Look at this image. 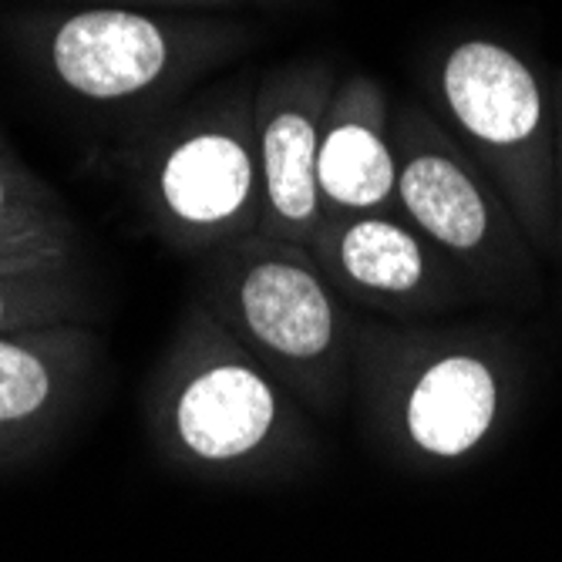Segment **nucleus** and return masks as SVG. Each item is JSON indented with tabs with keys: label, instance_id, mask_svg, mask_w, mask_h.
I'll list each match as a JSON object with an SVG mask.
<instances>
[{
	"label": "nucleus",
	"instance_id": "f257e3e1",
	"mask_svg": "<svg viewBox=\"0 0 562 562\" xmlns=\"http://www.w3.org/2000/svg\"><path fill=\"white\" fill-rule=\"evenodd\" d=\"M148 422L169 462L206 479L290 475L314 451L303 401L199 300L159 361Z\"/></svg>",
	"mask_w": 562,
	"mask_h": 562
},
{
	"label": "nucleus",
	"instance_id": "f03ea898",
	"mask_svg": "<svg viewBox=\"0 0 562 562\" xmlns=\"http://www.w3.org/2000/svg\"><path fill=\"white\" fill-rule=\"evenodd\" d=\"M516 378V347L495 330L357 327V391L378 435L407 462L462 465L485 451L508 418Z\"/></svg>",
	"mask_w": 562,
	"mask_h": 562
},
{
	"label": "nucleus",
	"instance_id": "7ed1b4c3",
	"mask_svg": "<svg viewBox=\"0 0 562 562\" xmlns=\"http://www.w3.org/2000/svg\"><path fill=\"white\" fill-rule=\"evenodd\" d=\"M206 311L303 401L330 412L353 374L357 324L350 303L314 252L252 233L206 257L195 296Z\"/></svg>",
	"mask_w": 562,
	"mask_h": 562
},
{
	"label": "nucleus",
	"instance_id": "20e7f679",
	"mask_svg": "<svg viewBox=\"0 0 562 562\" xmlns=\"http://www.w3.org/2000/svg\"><path fill=\"white\" fill-rule=\"evenodd\" d=\"M435 119L513 206L539 257L555 252V98L508 41L454 37L431 65Z\"/></svg>",
	"mask_w": 562,
	"mask_h": 562
},
{
	"label": "nucleus",
	"instance_id": "39448f33",
	"mask_svg": "<svg viewBox=\"0 0 562 562\" xmlns=\"http://www.w3.org/2000/svg\"><path fill=\"white\" fill-rule=\"evenodd\" d=\"M397 216L412 223L479 296H539V252L482 166L418 101L391 119Z\"/></svg>",
	"mask_w": 562,
	"mask_h": 562
},
{
	"label": "nucleus",
	"instance_id": "423d86ee",
	"mask_svg": "<svg viewBox=\"0 0 562 562\" xmlns=\"http://www.w3.org/2000/svg\"><path fill=\"white\" fill-rule=\"evenodd\" d=\"M252 91L239 88L182 119L145 162V210L182 252H216L260 233V162Z\"/></svg>",
	"mask_w": 562,
	"mask_h": 562
},
{
	"label": "nucleus",
	"instance_id": "0eeeda50",
	"mask_svg": "<svg viewBox=\"0 0 562 562\" xmlns=\"http://www.w3.org/2000/svg\"><path fill=\"white\" fill-rule=\"evenodd\" d=\"M34 44L44 71L71 98L128 105L220 58L236 34L105 4L44 18L34 27Z\"/></svg>",
	"mask_w": 562,
	"mask_h": 562
},
{
	"label": "nucleus",
	"instance_id": "6e6552de",
	"mask_svg": "<svg viewBox=\"0 0 562 562\" xmlns=\"http://www.w3.org/2000/svg\"><path fill=\"white\" fill-rule=\"evenodd\" d=\"M306 249L350 311L387 324H425L479 296L458 267L397 213L324 220Z\"/></svg>",
	"mask_w": 562,
	"mask_h": 562
},
{
	"label": "nucleus",
	"instance_id": "1a4fd4ad",
	"mask_svg": "<svg viewBox=\"0 0 562 562\" xmlns=\"http://www.w3.org/2000/svg\"><path fill=\"white\" fill-rule=\"evenodd\" d=\"M337 81L327 65H283L252 91L260 162V233L306 246L324 223L317 156Z\"/></svg>",
	"mask_w": 562,
	"mask_h": 562
},
{
	"label": "nucleus",
	"instance_id": "9d476101",
	"mask_svg": "<svg viewBox=\"0 0 562 562\" xmlns=\"http://www.w3.org/2000/svg\"><path fill=\"white\" fill-rule=\"evenodd\" d=\"M98 364L88 324L0 334V465L44 448L71 418Z\"/></svg>",
	"mask_w": 562,
	"mask_h": 562
},
{
	"label": "nucleus",
	"instance_id": "9b49d317",
	"mask_svg": "<svg viewBox=\"0 0 562 562\" xmlns=\"http://www.w3.org/2000/svg\"><path fill=\"white\" fill-rule=\"evenodd\" d=\"M317 189L324 220L397 213V156L384 88L368 75L344 78L324 115Z\"/></svg>",
	"mask_w": 562,
	"mask_h": 562
},
{
	"label": "nucleus",
	"instance_id": "f8f14e48",
	"mask_svg": "<svg viewBox=\"0 0 562 562\" xmlns=\"http://www.w3.org/2000/svg\"><path fill=\"white\" fill-rule=\"evenodd\" d=\"M78 229L58 195L0 145V273L78 267Z\"/></svg>",
	"mask_w": 562,
	"mask_h": 562
},
{
	"label": "nucleus",
	"instance_id": "ddd939ff",
	"mask_svg": "<svg viewBox=\"0 0 562 562\" xmlns=\"http://www.w3.org/2000/svg\"><path fill=\"white\" fill-rule=\"evenodd\" d=\"M91 317L88 283L71 270H41V273H0V334L85 324Z\"/></svg>",
	"mask_w": 562,
	"mask_h": 562
},
{
	"label": "nucleus",
	"instance_id": "4468645a",
	"mask_svg": "<svg viewBox=\"0 0 562 562\" xmlns=\"http://www.w3.org/2000/svg\"><path fill=\"white\" fill-rule=\"evenodd\" d=\"M555 98V252H562V71L552 75Z\"/></svg>",
	"mask_w": 562,
	"mask_h": 562
},
{
	"label": "nucleus",
	"instance_id": "2eb2a0df",
	"mask_svg": "<svg viewBox=\"0 0 562 562\" xmlns=\"http://www.w3.org/2000/svg\"><path fill=\"white\" fill-rule=\"evenodd\" d=\"M148 4H176V8H226L236 0H148Z\"/></svg>",
	"mask_w": 562,
	"mask_h": 562
},
{
	"label": "nucleus",
	"instance_id": "dca6fc26",
	"mask_svg": "<svg viewBox=\"0 0 562 562\" xmlns=\"http://www.w3.org/2000/svg\"><path fill=\"white\" fill-rule=\"evenodd\" d=\"M252 4H267V8H277V4H293V0H252Z\"/></svg>",
	"mask_w": 562,
	"mask_h": 562
}]
</instances>
